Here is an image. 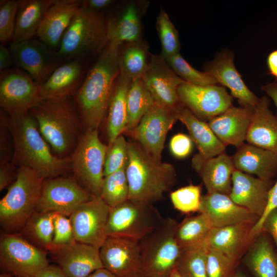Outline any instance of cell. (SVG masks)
<instances>
[{"instance_id": "816d5d0a", "label": "cell", "mask_w": 277, "mask_h": 277, "mask_svg": "<svg viewBox=\"0 0 277 277\" xmlns=\"http://www.w3.org/2000/svg\"><path fill=\"white\" fill-rule=\"evenodd\" d=\"M261 232L269 234L277 248V208L271 210L264 219L261 227Z\"/></svg>"}, {"instance_id": "6f0895ef", "label": "cell", "mask_w": 277, "mask_h": 277, "mask_svg": "<svg viewBox=\"0 0 277 277\" xmlns=\"http://www.w3.org/2000/svg\"><path fill=\"white\" fill-rule=\"evenodd\" d=\"M269 73L274 77L277 82V50L271 52L267 58Z\"/></svg>"}, {"instance_id": "e0dca14e", "label": "cell", "mask_w": 277, "mask_h": 277, "mask_svg": "<svg viewBox=\"0 0 277 277\" xmlns=\"http://www.w3.org/2000/svg\"><path fill=\"white\" fill-rule=\"evenodd\" d=\"M154 103L179 112L183 107L177 93L185 82L160 54H152L148 67L142 77Z\"/></svg>"}, {"instance_id": "3957f363", "label": "cell", "mask_w": 277, "mask_h": 277, "mask_svg": "<svg viewBox=\"0 0 277 277\" xmlns=\"http://www.w3.org/2000/svg\"><path fill=\"white\" fill-rule=\"evenodd\" d=\"M29 112L52 150L61 157L71 155L85 132L73 97L42 99Z\"/></svg>"}, {"instance_id": "f6af8a7d", "label": "cell", "mask_w": 277, "mask_h": 277, "mask_svg": "<svg viewBox=\"0 0 277 277\" xmlns=\"http://www.w3.org/2000/svg\"><path fill=\"white\" fill-rule=\"evenodd\" d=\"M238 262L224 253L208 249L206 268L208 277H234Z\"/></svg>"}, {"instance_id": "7402d4cb", "label": "cell", "mask_w": 277, "mask_h": 277, "mask_svg": "<svg viewBox=\"0 0 277 277\" xmlns=\"http://www.w3.org/2000/svg\"><path fill=\"white\" fill-rule=\"evenodd\" d=\"M89 61L77 58L65 62L40 86L43 100H59L73 97L83 83Z\"/></svg>"}, {"instance_id": "7dc6e473", "label": "cell", "mask_w": 277, "mask_h": 277, "mask_svg": "<svg viewBox=\"0 0 277 277\" xmlns=\"http://www.w3.org/2000/svg\"><path fill=\"white\" fill-rule=\"evenodd\" d=\"M53 247L65 245L75 241L71 223L69 216L54 212Z\"/></svg>"}, {"instance_id": "f35d334b", "label": "cell", "mask_w": 277, "mask_h": 277, "mask_svg": "<svg viewBox=\"0 0 277 277\" xmlns=\"http://www.w3.org/2000/svg\"><path fill=\"white\" fill-rule=\"evenodd\" d=\"M208 248L204 243L183 250L175 269L181 277H208L206 261Z\"/></svg>"}, {"instance_id": "52a82bcc", "label": "cell", "mask_w": 277, "mask_h": 277, "mask_svg": "<svg viewBox=\"0 0 277 277\" xmlns=\"http://www.w3.org/2000/svg\"><path fill=\"white\" fill-rule=\"evenodd\" d=\"M177 222L164 219L151 232L140 241V277H170L175 269L182 249L175 235Z\"/></svg>"}, {"instance_id": "b9f144b4", "label": "cell", "mask_w": 277, "mask_h": 277, "mask_svg": "<svg viewBox=\"0 0 277 277\" xmlns=\"http://www.w3.org/2000/svg\"><path fill=\"white\" fill-rule=\"evenodd\" d=\"M174 72L184 81L198 86L217 84V82L209 74L200 71L191 66L180 53L164 58Z\"/></svg>"}, {"instance_id": "44dd1931", "label": "cell", "mask_w": 277, "mask_h": 277, "mask_svg": "<svg viewBox=\"0 0 277 277\" xmlns=\"http://www.w3.org/2000/svg\"><path fill=\"white\" fill-rule=\"evenodd\" d=\"M203 69L214 77L218 84L228 88L231 95L238 100L240 106L256 107L260 97L243 81L235 66L232 51L226 49L220 51L213 60L204 64Z\"/></svg>"}, {"instance_id": "1f68e13d", "label": "cell", "mask_w": 277, "mask_h": 277, "mask_svg": "<svg viewBox=\"0 0 277 277\" xmlns=\"http://www.w3.org/2000/svg\"><path fill=\"white\" fill-rule=\"evenodd\" d=\"M131 82L120 74L114 84L106 114L109 144L126 130L127 96Z\"/></svg>"}, {"instance_id": "5bb4252c", "label": "cell", "mask_w": 277, "mask_h": 277, "mask_svg": "<svg viewBox=\"0 0 277 277\" xmlns=\"http://www.w3.org/2000/svg\"><path fill=\"white\" fill-rule=\"evenodd\" d=\"M93 196L75 180L57 176L43 180L36 210L57 212L67 216Z\"/></svg>"}, {"instance_id": "681fc988", "label": "cell", "mask_w": 277, "mask_h": 277, "mask_svg": "<svg viewBox=\"0 0 277 277\" xmlns=\"http://www.w3.org/2000/svg\"><path fill=\"white\" fill-rule=\"evenodd\" d=\"M275 208H277V180L269 191L268 202L264 214L257 222L253 225L251 229L250 237L251 240H253L260 233L261 227L263 221L267 215Z\"/></svg>"}, {"instance_id": "2e32d148", "label": "cell", "mask_w": 277, "mask_h": 277, "mask_svg": "<svg viewBox=\"0 0 277 277\" xmlns=\"http://www.w3.org/2000/svg\"><path fill=\"white\" fill-rule=\"evenodd\" d=\"M177 114L154 103L137 126L130 130L131 135L146 151L161 161L166 136L178 120Z\"/></svg>"}, {"instance_id": "484cf974", "label": "cell", "mask_w": 277, "mask_h": 277, "mask_svg": "<svg viewBox=\"0 0 277 277\" xmlns=\"http://www.w3.org/2000/svg\"><path fill=\"white\" fill-rule=\"evenodd\" d=\"M81 5L80 0H55L41 24L37 38L57 51L66 30Z\"/></svg>"}, {"instance_id": "9f6ffc18", "label": "cell", "mask_w": 277, "mask_h": 277, "mask_svg": "<svg viewBox=\"0 0 277 277\" xmlns=\"http://www.w3.org/2000/svg\"><path fill=\"white\" fill-rule=\"evenodd\" d=\"M261 89L273 102L276 108L275 115L277 117V82L266 83L262 85Z\"/></svg>"}, {"instance_id": "bcb514c9", "label": "cell", "mask_w": 277, "mask_h": 277, "mask_svg": "<svg viewBox=\"0 0 277 277\" xmlns=\"http://www.w3.org/2000/svg\"><path fill=\"white\" fill-rule=\"evenodd\" d=\"M0 2V42L6 44L13 41L18 1Z\"/></svg>"}, {"instance_id": "f5cc1de1", "label": "cell", "mask_w": 277, "mask_h": 277, "mask_svg": "<svg viewBox=\"0 0 277 277\" xmlns=\"http://www.w3.org/2000/svg\"><path fill=\"white\" fill-rule=\"evenodd\" d=\"M116 2L114 0H84L82 1L81 7L93 12L104 13Z\"/></svg>"}, {"instance_id": "7a4b0ae2", "label": "cell", "mask_w": 277, "mask_h": 277, "mask_svg": "<svg viewBox=\"0 0 277 277\" xmlns=\"http://www.w3.org/2000/svg\"><path fill=\"white\" fill-rule=\"evenodd\" d=\"M8 125L13 143L12 162L16 167L28 168L43 180L71 169L70 157H59L51 152L29 112L8 114Z\"/></svg>"}, {"instance_id": "94428289", "label": "cell", "mask_w": 277, "mask_h": 277, "mask_svg": "<svg viewBox=\"0 0 277 277\" xmlns=\"http://www.w3.org/2000/svg\"><path fill=\"white\" fill-rule=\"evenodd\" d=\"M13 276H14V275L12 273L9 272L3 271V272L1 273L0 274V277H13Z\"/></svg>"}, {"instance_id": "8d00e7d4", "label": "cell", "mask_w": 277, "mask_h": 277, "mask_svg": "<svg viewBox=\"0 0 277 277\" xmlns=\"http://www.w3.org/2000/svg\"><path fill=\"white\" fill-rule=\"evenodd\" d=\"M154 103L142 78L132 81L127 96L126 131H130L135 127Z\"/></svg>"}, {"instance_id": "277c9868", "label": "cell", "mask_w": 277, "mask_h": 277, "mask_svg": "<svg viewBox=\"0 0 277 277\" xmlns=\"http://www.w3.org/2000/svg\"><path fill=\"white\" fill-rule=\"evenodd\" d=\"M126 173L128 199L150 204L161 200L176 182L174 166L156 160L135 141L128 142Z\"/></svg>"}, {"instance_id": "60d3db41", "label": "cell", "mask_w": 277, "mask_h": 277, "mask_svg": "<svg viewBox=\"0 0 277 277\" xmlns=\"http://www.w3.org/2000/svg\"><path fill=\"white\" fill-rule=\"evenodd\" d=\"M155 27L162 47L160 55L166 58L179 53L181 44L178 31L162 9L156 17Z\"/></svg>"}, {"instance_id": "ee69618b", "label": "cell", "mask_w": 277, "mask_h": 277, "mask_svg": "<svg viewBox=\"0 0 277 277\" xmlns=\"http://www.w3.org/2000/svg\"><path fill=\"white\" fill-rule=\"evenodd\" d=\"M201 190V185H190L172 192L170 196L173 207L186 213L199 211Z\"/></svg>"}, {"instance_id": "f546056e", "label": "cell", "mask_w": 277, "mask_h": 277, "mask_svg": "<svg viewBox=\"0 0 277 277\" xmlns=\"http://www.w3.org/2000/svg\"><path fill=\"white\" fill-rule=\"evenodd\" d=\"M270 99L260 97L250 124L247 143L277 153V117L270 109Z\"/></svg>"}, {"instance_id": "11a10c76", "label": "cell", "mask_w": 277, "mask_h": 277, "mask_svg": "<svg viewBox=\"0 0 277 277\" xmlns=\"http://www.w3.org/2000/svg\"><path fill=\"white\" fill-rule=\"evenodd\" d=\"M35 277H68L57 266H46L39 271Z\"/></svg>"}, {"instance_id": "7bdbcfd3", "label": "cell", "mask_w": 277, "mask_h": 277, "mask_svg": "<svg viewBox=\"0 0 277 277\" xmlns=\"http://www.w3.org/2000/svg\"><path fill=\"white\" fill-rule=\"evenodd\" d=\"M128 160V142L122 134L108 145L106 153L104 176L126 167Z\"/></svg>"}, {"instance_id": "d590c367", "label": "cell", "mask_w": 277, "mask_h": 277, "mask_svg": "<svg viewBox=\"0 0 277 277\" xmlns=\"http://www.w3.org/2000/svg\"><path fill=\"white\" fill-rule=\"evenodd\" d=\"M54 213L35 211L22 229L26 239L47 252L53 247Z\"/></svg>"}, {"instance_id": "d4e9b609", "label": "cell", "mask_w": 277, "mask_h": 277, "mask_svg": "<svg viewBox=\"0 0 277 277\" xmlns=\"http://www.w3.org/2000/svg\"><path fill=\"white\" fill-rule=\"evenodd\" d=\"M255 108L232 105L209 120L208 124L226 147L230 145L238 148L246 141Z\"/></svg>"}, {"instance_id": "603a6c76", "label": "cell", "mask_w": 277, "mask_h": 277, "mask_svg": "<svg viewBox=\"0 0 277 277\" xmlns=\"http://www.w3.org/2000/svg\"><path fill=\"white\" fill-rule=\"evenodd\" d=\"M272 181H265L234 169L232 175V188L229 194L237 205L259 219L267 206Z\"/></svg>"}, {"instance_id": "74e56055", "label": "cell", "mask_w": 277, "mask_h": 277, "mask_svg": "<svg viewBox=\"0 0 277 277\" xmlns=\"http://www.w3.org/2000/svg\"><path fill=\"white\" fill-rule=\"evenodd\" d=\"M212 228L202 213L185 218L175 229L176 240L182 250L201 245Z\"/></svg>"}, {"instance_id": "ac0fdd59", "label": "cell", "mask_w": 277, "mask_h": 277, "mask_svg": "<svg viewBox=\"0 0 277 277\" xmlns=\"http://www.w3.org/2000/svg\"><path fill=\"white\" fill-rule=\"evenodd\" d=\"M104 268L118 277H140V241L120 236H107L100 249Z\"/></svg>"}, {"instance_id": "4dcf8cb0", "label": "cell", "mask_w": 277, "mask_h": 277, "mask_svg": "<svg viewBox=\"0 0 277 277\" xmlns=\"http://www.w3.org/2000/svg\"><path fill=\"white\" fill-rule=\"evenodd\" d=\"M201 177L207 193L228 195L232 188L234 167L232 156L224 152L193 168Z\"/></svg>"}, {"instance_id": "e575fe53", "label": "cell", "mask_w": 277, "mask_h": 277, "mask_svg": "<svg viewBox=\"0 0 277 277\" xmlns=\"http://www.w3.org/2000/svg\"><path fill=\"white\" fill-rule=\"evenodd\" d=\"M152 54L143 39L119 45L118 62L120 74L131 81L142 77L149 65Z\"/></svg>"}, {"instance_id": "6125c7cd", "label": "cell", "mask_w": 277, "mask_h": 277, "mask_svg": "<svg viewBox=\"0 0 277 277\" xmlns=\"http://www.w3.org/2000/svg\"><path fill=\"white\" fill-rule=\"evenodd\" d=\"M170 277H181L176 270L175 269L170 275Z\"/></svg>"}, {"instance_id": "680465c9", "label": "cell", "mask_w": 277, "mask_h": 277, "mask_svg": "<svg viewBox=\"0 0 277 277\" xmlns=\"http://www.w3.org/2000/svg\"><path fill=\"white\" fill-rule=\"evenodd\" d=\"M88 277H118L113 274L112 272L105 269V268H102L98 269L91 274H90Z\"/></svg>"}, {"instance_id": "d6a6232c", "label": "cell", "mask_w": 277, "mask_h": 277, "mask_svg": "<svg viewBox=\"0 0 277 277\" xmlns=\"http://www.w3.org/2000/svg\"><path fill=\"white\" fill-rule=\"evenodd\" d=\"M55 0H19L16 17L14 42L37 36L44 17Z\"/></svg>"}, {"instance_id": "8fae6325", "label": "cell", "mask_w": 277, "mask_h": 277, "mask_svg": "<svg viewBox=\"0 0 277 277\" xmlns=\"http://www.w3.org/2000/svg\"><path fill=\"white\" fill-rule=\"evenodd\" d=\"M41 100L40 86L26 72L17 67L1 72L0 106L9 115L29 112Z\"/></svg>"}, {"instance_id": "be15d7a7", "label": "cell", "mask_w": 277, "mask_h": 277, "mask_svg": "<svg viewBox=\"0 0 277 277\" xmlns=\"http://www.w3.org/2000/svg\"><path fill=\"white\" fill-rule=\"evenodd\" d=\"M14 277H29V276H15Z\"/></svg>"}, {"instance_id": "db71d44e", "label": "cell", "mask_w": 277, "mask_h": 277, "mask_svg": "<svg viewBox=\"0 0 277 277\" xmlns=\"http://www.w3.org/2000/svg\"><path fill=\"white\" fill-rule=\"evenodd\" d=\"M14 64L12 53L9 47L5 44L0 45V71H3L11 68Z\"/></svg>"}, {"instance_id": "836d02e7", "label": "cell", "mask_w": 277, "mask_h": 277, "mask_svg": "<svg viewBox=\"0 0 277 277\" xmlns=\"http://www.w3.org/2000/svg\"><path fill=\"white\" fill-rule=\"evenodd\" d=\"M244 263L254 277H277V253L267 233L255 238Z\"/></svg>"}, {"instance_id": "c3c4849f", "label": "cell", "mask_w": 277, "mask_h": 277, "mask_svg": "<svg viewBox=\"0 0 277 277\" xmlns=\"http://www.w3.org/2000/svg\"><path fill=\"white\" fill-rule=\"evenodd\" d=\"M193 141L190 136L184 133H177L171 138L169 148L171 153L176 157L183 159L192 151Z\"/></svg>"}, {"instance_id": "9c48e42d", "label": "cell", "mask_w": 277, "mask_h": 277, "mask_svg": "<svg viewBox=\"0 0 277 277\" xmlns=\"http://www.w3.org/2000/svg\"><path fill=\"white\" fill-rule=\"evenodd\" d=\"M164 219L152 204L128 199L110 208L107 236L140 241L154 230Z\"/></svg>"}, {"instance_id": "ab89813d", "label": "cell", "mask_w": 277, "mask_h": 277, "mask_svg": "<svg viewBox=\"0 0 277 277\" xmlns=\"http://www.w3.org/2000/svg\"><path fill=\"white\" fill-rule=\"evenodd\" d=\"M126 167L104 177L100 196L110 208L129 199V187Z\"/></svg>"}, {"instance_id": "d6986e66", "label": "cell", "mask_w": 277, "mask_h": 277, "mask_svg": "<svg viewBox=\"0 0 277 277\" xmlns=\"http://www.w3.org/2000/svg\"><path fill=\"white\" fill-rule=\"evenodd\" d=\"M149 2L132 0L120 3L106 15L109 42L121 44L143 39L142 17Z\"/></svg>"}, {"instance_id": "5b68a950", "label": "cell", "mask_w": 277, "mask_h": 277, "mask_svg": "<svg viewBox=\"0 0 277 277\" xmlns=\"http://www.w3.org/2000/svg\"><path fill=\"white\" fill-rule=\"evenodd\" d=\"M108 42L105 13L81 7L66 30L57 52L64 62L77 58L89 61L97 56Z\"/></svg>"}, {"instance_id": "f1b7e54d", "label": "cell", "mask_w": 277, "mask_h": 277, "mask_svg": "<svg viewBox=\"0 0 277 277\" xmlns=\"http://www.w3.org/2000/svg\"><path fill=\"white\" fill-rule=\"evenodd\" d=\"M254 224L242 223L232 225L212 228L205 240L208 249L219 251L236 262L252 241L251 229Z\"/></svg>"}, {"instance_id": "f907efd6", "label": "cell", "mask_w": 277, "mask_h": 277, "mask_svg": "<svg viewBox=\"0 0 277 277\" xmlns=\"http://www.w3.org/2000/svg\"><path fill=\"white\" fill-rule=\"evenodd\" d=\"M18 167L12 162L0 163V191H2L15 180Z\"/></svg>"}, {"instance_id": "30bf717a", "label": "cell", "mask_w": 277, "mask_h": 277, "mask_svg": "<svg viewBox=\"0 0 277 277\" xmlns=\"http://www.w3.org/2000/svg\"><path fill=\"white\" fill-rule=\"evenodd\" d=\"M46 251L22 234L4 233L0 240V265L3 271L15 276L35 277L48 266Z\"/></svg>"}, {"instance_id": "9a60e30c", "label": "cell", "mask_w": 277, "mask_h": 277, "mask_svg": "<svg viewBox=\"0 0 277 277\" xmlns=\"http://www.w3.org/2000/svg\"><path fill=\"white\" fill-rule=\"evenodd\" d=\"M177 93L182 105L200 120L208 122L232 105V96L223 86H198L184 82Z\"/></svg>"}, {"instance_id": "ba28073f", "label": "cell", "mask_w": 277, "mask_h": 277, "mask_svg": "<svg viewBox=\"0 0 277 277\" xmlns=\"http://www.w3.org/2000/svg\"><path fill=\"white\" fill-rule=\"evenodd\" d=\"M107 148L100 140L98 130L86 131L69 156L75 176L93 196L101 195Z\"/></svg>"}, {"instance_id": "7c38bea8", "label": "cell", "mask_w": 277, "mask_h": 277, "mask_svg": "<svg viewBox=\"0 0 277 277\" xmlns=\"http://www.w3.org/2000/svg\"><path fill=\"white\" fill-rule=\"evenodd\" d=\"M9 47L14 64L29 74L39 86L64 63L57 51L38 38L19 42L12 41Z\"/></svg>"}, {"instance_id": "83f0119b", "label": "cell", "mask_w": 277, "mask_h": 277, "mask_svg": "<svg viewBox=\"0 0 277 277\" xmlns=\"http://www.w3.org/2000/svg\"><path fill=\"white\" fill-rule=\"evenodd\" d=\"M234 169L255 175L265 181H272L277 173V153L244 143L231 156Z\"/></svg>"}, {"instance_id": "4fadbf2b", "label": "cell", "mask_w": 277, "mask_h": 277, "mask_svg": "<svg viewBox=\"0 0 277 277\" xmlns=\"http://www.w3.org/2000/svg\"><path fill=\"white\" fill-rule=\"evenodd\" d=\"M110 207L101 196H92L69 216L76 241L100 249L107 235Z\"/></svg>"}, {"instance_id": "ffe728a7", "label": "cell", "mask_w": 277, "mask_h": 277, "mask_svg": "<svg viewBox=\"0 0 277 277\" xmlns=\"http://www.w3.org/2000/svg\"><path fill=\"white\" fill-rule=\"evenodd\" d=\"M48 252L68 277H88L95 270L104 267L99 249L76 241L65 245L53 247Z\"/></svg>"}, {"instance_id": "4316f807", "label": "cell", "mask_w": 277, "mask_h": 277, "mask_svg": "<svg viewBox=\"0 0 277 277\" xmlns=\"http://www.w3.org/2000/svg\"><path fill=\"white\" fill-rule=\"evenodd\" d=\"M177 117L186 127L199 150L192 160L193 168L225 152L226 146L218 139L208 123L198 118L185 107L179 111Z\"/></svg>"}, {"instance_id": "8992f818", "label": "cell", "mask_w": 277, "mask_h": 277, "mask_svg": "<svg viewBox=\"0 0 277 277\" xmlns=\"http://www.w3.org/2000/svg\"><path fill=\"white\" fill-rule=\"evenodd\" d=\"M43 182L32 170L18 168L15 180L0 201V223L6 233L22 229L35 211Z\"/></svg>"}, {"instance_id": "cb8c5ba5", "label": "cell", "mask_w": 277, "mask_h": 277, "mask_svg": "<svg viewBox=\"0 0 277 277\" xmlns=\"http://www.w3.org/2000/svg\"><path fill=\"white\" fill-rule=\"evenodd\" d=\"M199 212L212 228L222 227L242 223L255 224L259 217L235 204L228 195L207 193L202 195Z\"/></svg>"}, {"instance_id": "91938a15", "label": "cell", "mask_w": 277, "mask_h": 277, "mask_svg": "<svg viewBox=\"0 0 277 277\" xmlns=\"http://www.w3.org/2000/svg\"><path fill=\"white\" fill-rule=\"evenodd\" d=\"M234 277H248L245 273L240 270H237Z\"/></svg>"}, {"instance_id": "6da1fadb", "label": "cell", "mask_w": 277, "mask_h": 277, "mask_svg": "<svg viewBox=\"0 0 277 277\" xmlns=\"http://www.w3.org/2000/svg\"><path fill=\"white\" fill-rule=\"evenodd\" d=\"M119 44L109 42L88 70L73 97L84 131L98 130L106 116L112 90L120 75Z\"/></svg>"}]
</instances>
